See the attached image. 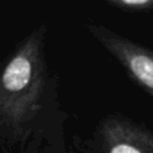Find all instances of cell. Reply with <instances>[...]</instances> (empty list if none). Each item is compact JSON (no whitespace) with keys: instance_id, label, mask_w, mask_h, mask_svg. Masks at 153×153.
<instances>
[{"instance_id":"obj_2","label":"cell","mask_w":153,"mask_h":153,"mask_svg":"<svg viewBox=\"0 0 153 153\" xmlns=\"http://www.w3.org/2000/svg\"><path fill=\"white\" fill-rule=\"evenodd\" d=\"M80 146L84 153H153V130L122 114H109Z\"/></svg>"},{"instance_id":"obj_1","label":"cell","mask_w":153,"mask_h":153,"mask_svg":"<svg viewBox=\"0 0 153 153\" xmlns=\"http://www.w3.org/2000/svg\"><path fill=\"white\" fill-rule=\"evenodd\" d=\"M45 24L26 35L0 61V151L19 153L38 131L67 118L57 76L49 72Z\"/></svg>"},{"instance_id":"obj_3","label":"cell","mask_w":153,"mask_h":153,"mask_svg":"<svg viewBox=\"0 0 153 153\" xmlns=\"http://www.w3.org/2000/svg\"><path fill=\"white\" fill-rule=\"evenodd\" d=\"M85 27L122 66L127 75L153 98V50L102 24L87 23Z\"/></svg>"},{"instance_id":"obj_4","label":"cell","mask_w":153,"mask_h":153,"mask_svg":"<svg viewBox=\"0 0 153 153\" xmlns=\"http://www.w3.org/2000/svg\"><path fill=\"white\" fill-rule=\"evenodd\" d=\"M66 120L62 118L36 133L19 153H84L81 146L75 141L67 140Z\"/></svg>"},{"instance_id":"obj_5","label":"cell","mask_w":153,"mask_h":153,"mask_svg":"<svg viewBox=\"0 0 153 153\" xmlns=\"http://www.w3.org/2000/svg\"><path fill=\"white\" fill-rule=\"evenodd\" d=\"M124 12H153V0H104Z\"/></svg>"}]
</instances>
